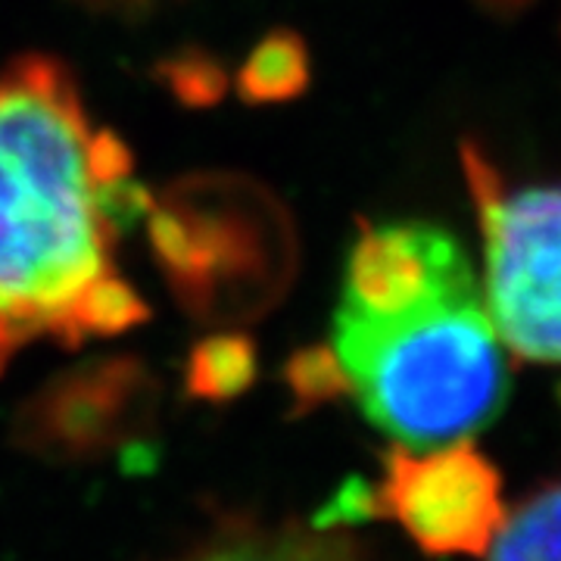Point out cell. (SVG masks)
<instances>
[{
	"instance_id": "cell-5",
	"label": "cell",
	"mask_w": 561,
	"mask_h": 561,
	"mask_svg": "<svg viewBox=\"0 0 561 561\" xmlns=\"http://www.w3.org/2000/svg\"><path fill=\"white\" fill-rule=\"evenodd\" d=\"M179 561H362L359 552L334 534L300 527L231 530Z\"/></svg>"
},
{
	"instance_id": "cell-4",
	"label": "cell",
	"mask_w": 561,
	"mask_h": 561,
	"mask_svg": "<svg viewBox=\"0 0 561 561\" xmlns=\"http://www.w3.org/2000/svg\"><path fill=\"white\" fill-rule=\"evenodd\" d=\"M375 505L431 556H483L505 518L502 478L465 440L397 449Z\"/></svg>"
},
{
	"instance_id": "cell-1",
	"label": "cell",
	"mask_w": 561,
	"mask_h": 561,
	"mask_svg": "<svg viewBox=\"0 0 561 561\" xmlns=\"http://www.w3.org/2000/svg\"><path fill=\"white\" fill-rule=\"evenodd\" d=\"M144 194L57 62L0 76V368L35 341L76 346L144 316L116 238Z\"/></svg>"
},
{
	"instance_id": "cell-7",
	"label": "cell",
	"mask_w": 561,
	"mask_h": 561,
	"mask_svg": "<svg viewBox=\"0 0 561 561\" xmlns=\"http://www.w3.org/2000/svg\"><path fill=\"white\" fill-rule=\"evenodd\" d=\"M309 79V62L306 50L294 35H275L265 38L243 62L241 84L247 101H284L297 94Z\"/></svg>"
},
{
	"instance_id": "cell-3",
	"label": "cell",
	"mask_w": 561,
	"mask_h": 561,
	"mask_svg": "<svg viewBox=\"0 0 561 561\" xmlns=\"http://www.w3.org/2000/svg\"><path fill=\"white\" fill-rule=\"evenodd\" d=\"M483 294L512 359L561 371V184H512L465 150Z\"/></svg>"
},
{
	"instance_id": "cell-8",
	"label": "cell",
	"mask_w": 561,
	"mask_h": 561,
	"mask_svg": "<svg viewBox=\"0 0 561 561\" xmlns=\"http://www.w3.org/2000/svg\"><path fill=\"white\" fill-rule=\"evenodd\" d=\"M253 375V353L238 337H216L203 343L194 356V387L209 397H228L241 390Z\"/></svg>"
},
{
	"instance_id": "cell-2",
	"label": "cell",
	"mask_w": 561,
	"mask_h": 561,
	"mask_svg": "<svg viewBox=\"0 0 561 561\" xmlns=\"http://www.w3.org/2000/svg\"><path fill=\"white\" fill-rule=\"evenodd\" d=\"M328 362L337 387L402 449L468 440L500 415L512 387L481 272L431 221L362 228Z\"/></svg>"
},
{
	"instance_id": "cell-6",
	"label": "cell",
	"mask_w": 561,
	"mask_h": 561,
	"mask_svg": "<svg viewBox=\"0 0 561 561\" xmlns=\"http://www.w3.org/2000/svg\"><path fill=\"white\" fill-rule=\"evenodd\" d=\"M486 561H561V481L527 493L505 508Z\"/></svg>"
}]
</instances>
